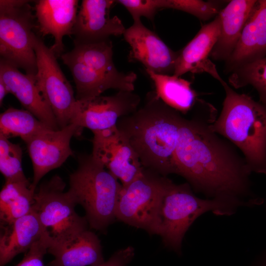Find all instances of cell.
I'll list each match as a JSON object with an SVG mask.
<instances>
[{
	"label": "cell",
	"instance_id": "1",
	"mask_svg": "<svg viewBox=\"0 0 266 266\" xmlns=\"http://www.w3.org/2000/svg\"><path fill=\"white\" fill-rule=\"evenodd\" d=\"M189 119L183 117L175 153V172L192 189L236 208L250 194L252 172L237 148L214 132L216 109L199 100Z\"/></svg>",
	"mask_w": 266,
	"mask_h": 266
},
{
	"label": "cell",
	"instance_id": "2",
	"mask_svg": "<svg viewBox=\"0 0 266 266\" xmlns=\"http://www.w3.org/2000/svg\"><path fill=\"white\" fill-rule=\"evenodd\" d=\"M183 117L152 91L140 107L120 118L116 126L144 168L167 176L175 172V153Z\"/></svg>",
	"mask_w": 266,
	"mask_h": 266
},
{
	"label": "cell",
	"instance_id": "3",
	"mask_svg": "<svg viewBox=\"0 0 266 266\" xmlns=\"http://www.w3.org/2000/svg\"><path fill=\"white\" fill-rule=\"evenodd\" d=\"M223 107L210 128L241 152L250 171L266 174V105L239 94L221 78Z\"/></svg>",
	"mask_w": 266,
	"mask_h": 266
},
{
	"label": "cell",
	"instance_id": "4",
	"mask_svg": "<svg viewBox=\"0 0 266 266\" xmlns=\"http://www.w3.org/2000/svg\"><path fill=\"white\" fill-rule=\"evenodd\" d=\"M69 68L76 87V100L99 96L108 89L134 91L136 74L119 71L113 60L109 39L94 43H74L73 48L61 56Z\"/></svg>",
	"mask_w": 266,
	"mask_h": 266
},
{
	"label": "cell",
	"instance_id": "5",
	"mask_svg": "<svg viewBox=\"0 0 266 266\" xmlns=\"http://www.w3.org/2000/svg\"><path fill=\"white\" fill-rule=\"evenodd\" d=\"M69 185L67 191L84 209L91 228L104 231L116 219L122 185L91 154L78 156V167L69 175Z\"/></svg>",
	"mask_w": 266,
	"mask_h": 266
},
{
	"label": "cell",
	"instance_id": "6",
	"mask_svg": "<svg viewBox=\"0 0 266 266\" xmlns=\"http://www.w3.org/2000/svg\"><path fill=\"white\" fill-rule=\"evenodd\" d=\"M235 208L218 199L199 198L187 182L177 184L170 179L160 203L158 235L166 246L180 253L184 236L197 218L210 211L230 215Z\"/></svg>",
	"mask_w": 266,
	"mask_h": 266
},
{
	"label": "cell",
	"instance_id": "7",
	"mask_svg": "<svg viewBox=\"0 0 266 266\" xmlns=\"http://www.w3.org/2000/svg\"><path fill=\"white\" fill-rule=\"evenodd\" d=\"M65 186L63 179L55 175L41 184L34 194L33 211L39 219L48 249L87 230L86 218L75 212L76 204L68 191L64 192Z\"/></svg>",
	"mask_w": 266,
	"mask_h": 266
},
{
	"label": "cell",
	"instance_id": "8",
	"mask_svg": "<svg viewBox=\"0 0 266 266\" xmlns=\"http://www.w3.org/2000/svg\"><path fill=\"white\" fill-rule=\"evenodd\" d=\"M30 1L0 0V59L35 78L36 57L32 36L35 15Z\"/></svg>",
	"mask_w": 266,
	"mask_h": 266
},
{
	"label": "cell",
	"instance_id": "9",
	"mask_svg": "<svg viewBox=\"0 0 266 266\" xmlns=\"http://www.w3.org/2000/svg\"><path fill=\"white\" fill-rule=\"evenodd\" d=\"M169 180L144 168L136 179L122 187L116 203V219L158 235L160 203Z\"/></svg>",
	"mask_w": 266,
	"mask_h": 266
},
{
	"label": "cell",
	"instance_id": "10",
	"mask_svg": "<svg viewBox=\"0 0 266 266\" xmlns=\"http://www.w3.org/2000/svg\"><path fill=\"white\" fill-rule=\"evenodd\" d=\"M32 40L36 57V85L52 110L59 128H64L70 124L76 104L73 90L50 48L34 33Z\"/></svg>",
	"mask_w": 266,
	"mask_h": 266
},
{
	"label": "cell",
	"instance_id": "11",
	"mask_svg": "<svg viewBox=\"0 0 266 266\" xmlns=\"http://www.w3.org/2000/svg\"><path fill=\"white\" fill-rule=\"evenodd\" d=\"M91 155L126 187L142 172L135 151L116 125L93 132Z\"/></svg>",
	"mask_w": 266,
	"mask_h": 266
},
{
	"label": "cell",
	"instance_id": "12",
	"mask_svg": "<svg viewBox=\"0 0 266 266\" xmlns=\"http://www.w3.org/2000/svg\"><path fill=\"white\" fill-rule=\"evenodd\" d=\"M141 98L133 91H118L114 95L76 100L71 123L92 132L116 125L118 120L135 111Z\"/></svg>",
	"mask_w": 266,
	"mask_h": 266
},
{
	"label": "cell",
	"instance_id": "13",
	"mask_svg": "<svg viewBox=\"0 0 266 266\" xmlns=\"http://www.w3.org/2000/svg\"><path fill=\"white\" fill-rule=\"evenodd\" d=\"M82 129L71 123L58 130L48 129L24 141L33 167L31 189L35 192L41 178L50 171L61 166L73 155L70 143Z\"/></svg>",
	"mask_w": 266,
	"mask_h": 266
},
{
	"label": "cell",
	"instance_id": "14",
	"mask_svg": "<svg viewBox=\"0 0 266 266\" xmlns=\"http://www.w3.org/2000/svg\"><path fill=\"white\" fill-rule=\"evenodd\" d=\"M124 39L130 45L128 60L139 62L156 73L173 75L179 55L170 49L154 32L146 28L141 20L133 21L126 29Z\"/></svg>",
	"mask_w": 266,
	"mask_h": 266
},
{
	"label": "cell",
	"instance_id": "15",
	"mask_svg": "<svg viewBox=\"0 0 266 266\" xmlns=\"http://www.w3.org/2000/svg\"><path fill=\"white\" fill-rule=\"evenodd\" d=\"M115 3L113 0H83L72 31L73 43L98 42L123 35L126 29L121 19L109 15Z\"/></svg>",
	"mask_w": 266,
	"mask_h": 266
},
{
	"label": "cell",
	"instance_id": "16",
	"mask_svg": "<svg viewBox=\"0 0 266 266\" xmlns=\"http://www.w3.org/2000/svg\"><path fill=\"white\" fill-rule=\"evenodd\" d=\"M220 33V20L218 14L212 21L202 26L194 38L178 51L173 75L180 77L187 72H206L218 81L221 77L209 57Z\"/></svg>",
	"mask_w": 266,
	"mask_h": 266
},
{
	"label": "cell",
	"instance_id": "17",
	"mask_svg": "<svg viewBox=\"0 0 266 266\" xmlns=\"http://www.w3.org/2000/svg\"><path fill=\"white\" fill-rule=\"evenodd\" d=\"M0 79L25 110L52 130L60 129L52 110L36 85L35 78L22 73L17 67L0 59Z\"/></svg>",
	"mask_w": 266,
	"mask_h": 266
},
{
	"label": "cell",
	"instance_id": "18",
	"mask_svg": "<svg viewBox=\"0 0 266 266\" xmlns=\"http://www.w3.org/2000/svg\"><path fill=\"white\" fill-rule=\"evenodd\" d=\"M78 2L76 0H39L35 2L38 31L43 36L51 34L54 37V43L50 48L56 57L63 54L64 36L72 34Z\"/></svg>",
	"mask_w": 266,
	"mask_h": 266
},
{
	"label": "cell",
	"instance_id": "19",
	"mask_svg": "<svg viewBox=\"0 0 266 266\" xmlns=\"http://www.w3.org/2000/svg\"><path fill=\"white\" fill-rule=\"evenodd\" d=\"M266 56V0H257L244 26L240 38L226 61V70Z\"/></svg>",
	"mask_w": 266,
	"mask_h": 266
},
{
	"label": "cell",
	"instance_id": "20",
	"mask_svg": "<svg viewBox=\"0 0 266 266\" xmlns=\"http://www.w3.org/2000/svg\"><path fill=\"white\" fill-rule=\"evenodd\" d=\"M42 236V227L33 211L10 223H0V266L27 252Z\"/></svg>",
	"mask_w": 266,
	"mask_h": 266
},
{
	"label": "cell",
	"instance_id": "21",
	"mask_svg": "<svg viewBox=\"0 0 266 266\" xmlns=\"http://www.w3.org/2000/svg\"><path fill=\"white\" fill-rule=\"evenodd\" d=\"M255 0H233L220 11V33L210 57L226 61L234 49L255 4Z\"/></svg>",
	"mask_w": 266,
	"mask_h": 266
},
{
	"label": "cell",
	"instance_id": "22",
	"mask_svg": "<svg viewBox=\"0 0 266 266\" xmlns=\"http://www.w3.org/2000/svg\"><path fill=\"white\" fill-rule=\"evenodd\" d=\"M47 252L54 257L49 266H95L105 262L100 240L88 230L61 245L48 249Z\"/></svg>",
	"mask_w": 266,
	"mask_h": 266
},
{
	"label": "cell",
	"instance_id": "23",
	"mask_svg": "<svg viewBox=\"0 0 266 266\" xmlns=\"http://www.w3.org/2000/svg\"><path fill=\"white\" fill-rule=\"evenodd\" d=\"M145 71L154 83L156 94L166 103L181 113L193 108L199 99L191 82L180 77Z\"/></svg>",
	"mask_w": 266,
	"mask_h": 266
},
{
	"label": "cell",
	"instance_id": "24",
	"mask_svg": "<svg viewBox=\"0 0 266 266\" xmlns=\"http://www.w3.org/2000/svg\"><path fill=\"white\" fill-rule=\"evenodd\" d=\"M31 183L5 182L0 192V223H10L33 211L35 191Z\"/></svg>",
	"mask_w": 266,
	"mask_h": 266
},
{
	"label": "cell",
	"instance_id": "25",
	"mask_svg": "<svg viewBox=\"0 0 266 266\" xmlns=\"http://www.w3.org/2000/svg\"><path fill=\"white\" fill-rule=\"evenodd\" d=\"M48 129L51 128L25 109L9 107L0 115V134L8 139L20 137L24 141Z\"/></svg>",
	"mask_w": 266,
	"mask_h": 266
},
{
	"label": "cell",
	"instance_id": "26",
	"mask_svg": "<svg viewBox=\"0 0 266 266\" xmlns=\"http://www.w3.org/2000/svg\"><path fill=\"white\" fill-rule=\"evenodd\" d=\"M230 84L235 89L247 85L258 92L260 102L266 105V56L243 65L231 72Z\"/></svg>",
	"mask_w": 266,
	"mask_h": 266
},
{
	"label": "cell",
	"instance_id": "27",
	"mask_svg": "<svg viewBox=\"0 0 266 266\" xmlns=\"http://www.w3.org/2000/svg\"><path fill=\"white\" fill-rule=\"evenodd\" d=\"M22 158L20 145L0 134V171L5 182L30 183L23 171Z\"/></svg>",
	"mask_w": 266,
	"mask_h": 266
},
{
	"label": "cell",
	"instance_id": "28",
	"mask_svg": "<svg viewBox=\"0 0 266 266\" xmlns=\"http://www.w3.org/2000/svg\"><path fill=\"white\" fill-rule=\"evenodd\" d=\"M161 8L185 12L204 21L217 16L222 9L218 2L200 0H161Z\"/></svg>",
	"mask_w": 266,
	"mask_h": 266
},
{
	"label": "cell",
	"instance_id": "29",
	"mask_svg": "<svg viewBox=\"0 0 266 266\" xmlns=\"http://www.w3.org/2000/svg\"><path fill=\"white\" fill-rule=\"evenodd\" d=\"M131 15L133 20H141V17L153 21L156 14L161 10V0H118Z\"/></svg>",
	"mask_w": 266,
	"mask_h": 266
},
{
	"label": "cell",
	"instance_id": "30",
	"mask_svg": "<svg viewBox=\"0 0 266 266\" xmlns=\"http://www.w3.org/2000/svg\"><path fill=\"white\" fill-rule=\"evenodd\" d=\"M48 248L47 243L42 237L26 252L22 260L16 266H44L43 259Z\"/></svg>",
	"mask_w": 266,
	"mask_h": 266
},
{
	"label": "cell",
	"instance_id": "31",
	"mask_svg": "<svg viewBox=\"0 0 266 266\" xmlns=\"http://www.w3.org/2000/svg\"><path fill=\"white\" fill-rule=\"evenodd\" d=\"M134 255V248L128 246L115 252L107 261L95 266H127Z\"/></svg>",
	"mask_w": 266,
	"mask_h": 266
},
{
	"label": "cell",
	"instance_id": "32",
	"mask_svg": "<svg viewBox=\"0 0 266 266\" xmlns=\"http://www.w3.org/2000/svg\"><path fill=\"white\" fill-rule=\"evenodd\" d=\"M9 93L8 89L3 82V81L0 79V104H2L3 100L5 96Z\"/></svg>",
	"mask_w": 266,
	"mask_h": 266
},
{
	"label": "cell",
	"instance_id": "33",
	"mask_svg": "<svg viewBox=\"0 0 266 266\" xmlns=\"http://www.w3.org/2000/svg\"><path fill=\"white\" fill-rule=\"evenodd\" d=\"M258 266H266V251L263 254Z\"/></svg>",
	"mask_w": 266,
	"mask_h": 266
}]
</instances>
